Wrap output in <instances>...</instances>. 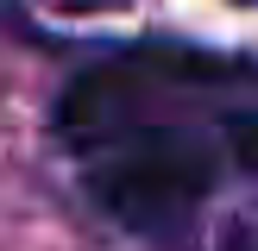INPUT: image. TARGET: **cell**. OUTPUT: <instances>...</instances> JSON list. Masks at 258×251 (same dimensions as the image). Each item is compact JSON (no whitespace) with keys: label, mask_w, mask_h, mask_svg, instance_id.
<instances>
[{"label":"cell","mask_w":258,"mask_h":251,"mask_svg":"<svg viewBox=\"0 0 258 251\" xmlns=\"http://www.w3.org/2000/svg\"><path fill=\"white\" fill-rule=\"evenodd\" d=\"M208 182H214V157L196 151V145H133L95 176L107 213L139 226V232L183 220L208 195Z\"/></svg>","instance_id":"6da1fadb"},{"label":"cell","mask_w":258,"mask_h":251,"mask_svg":"<svg viewBox=\"0 0 258 251\" xmlns=\"http://www.w3.org/2000/svg\"><path fill=\"white\" fill-rule=\"evenodd\" d=\"M70 13H107V7H120V0H63Z\"/></svg>","instance_id":"3957f363"},{"label":"cell","mask_w":258,"mask_h":251,"mask_svg":"<svg viewBox=\"0 0 258 251\" xmlns=\"http://www.w3.org/2000/svg\"><path fill=\"white\" fill-rule=\"evenodd\" d=\"M227 151H233L246 170H258V113H239V119L227 126Z\"/></svg>","instance_id":"7a4b0ae2"}]
</instances>
